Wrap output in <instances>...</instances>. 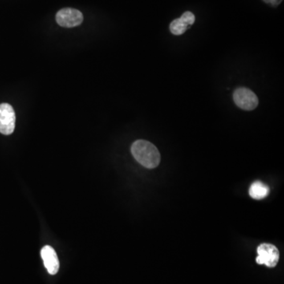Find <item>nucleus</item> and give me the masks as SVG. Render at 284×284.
Wrapping results in <instances>:
<instances>
[{
    "mask_svg": "<svg viewBox=\"0 0 284 284\" xmlns=\"http://www.w3.org/2000/svg\"><path fill=\"white\" fill-rule=\"evenodd\" d=\"M234 101L237 107L245 111H252L258 105V98L247 88H238L233 94Z\"/></svg>",
    "mask_w": 284,
    "mask_h": 284,
    "instance_id": "obj_2",
    "label": "nucleus"
},
{
    "mask_svg": "<svg viewBox=\"0 0 284 284\" xmlns=\"http://www.w3.org/2000/svg\"><path fill=\"white\" fill-rule=\"evenodd\" d=\"M195 22L194 14L190 11H186L183 15L177 19H175L170 24V31L175 36L182 35Z\"/></svg>",
    "mask_w": 284,
    "mask_h": 284,
    "instance_id": "obj_6",
    "label": "nucleus"
},
{
    "mask_svg": "<svg viewBox=\"0 0 284 284\" xmlns=\"http://www.w3.org/2000/svg\"><path fill=\"white\" fill-rule=\"evenodd\" d=\"M56 22L62 27H76L83 22V14L76 9L64 8L57 13Z\"/></svg>",
    "mask_w": 284,
    "mask_h": 284,
    "instance_id": "obj_5",
    "label": "nucleus"
},
{
    "mask_svg": "<svg viewBox=\"0 0 284 284\" xmlns=\"http://www.w3.org/2000/svg\"><path fill=\"white\" fill-rule=\"evenodd\" d=\"M249 193L252 198L261 200L269 194V187L262 182H254L249 187Z\"/></svg>",
    "mask_w": 284,
    "mask_h": 284,
    "instance_id": "obj_8",
    "label": "nucleus"
},
{
    "mask_svg": "<svg viewBox=\"0 0 284 284\" xmlns=\"http://www.w3.org/2000/svg\"><path fill=\"white\" fill-rule=\"evenodd\" d=\"M257 256L256 261L259 265H265L269 268H274L280 260V252L275 245L264 243L257 248Z\"/></svg>",
    "mask_w": 284,
    "mask_h": 284,
    "instance_id": "obj_3",
    "label": "nucleus"
},
{
    "mask_svg": "<svg viewBox=\"0 0 284 284\" xmlns=\"http://www.w3.org/2000/svg\"><path fill=\"white\" fill-rule=\"evenodd\" d=\"M131 152L135 160L144 168L152 169L160 164V152L151 142L136 141L131 146Z\"/></svg>",
    "mask_w": 284,
    "mask_h": 284,
    "instance_id": "obj_1",
    "label": "nucleus"
},
{
    "mask_svg": "<svg viewBox=\"0 0 284 284\" xmlns=\"http://www.w3.org/2000/svg\"><path fill=\"white\" fill-rule=\"evenodd\" d=\"M41 257L49 274L55 275L59 269V261L56 252L50 245H45L41 249Z\"/></svg>",
    "mask_w": 284,
    "mask_h": 284,
    "instance_id": "obj_7",
    "label": "nucleus"
},
{
    "mask_svg": "<svg viewBox=\"0 0 284 284\" xmlns=\"http://www.w3.org/2000/svg\"><path fill=\"white\" fill-rule=\"evenodd\" d=\"M16 116L14 108L9 103L0 104V133L10 135L15 129Z\"/></svg>",
    "mask_w": 284,
    "mask_h": 284,
    "instance_id": "obj_4",
    "label": "nucleus"
},
{
    "mask_svg": "<svg viewBox=\"0 0 284 284\" xmlns=\"http://www.w3.org/2000/svg\"><path fill=\"white\" fill-rule=\"evenodd\" d=\"M263 1L272 6H274V7H277L283 2V0H263Z\"/></svg>",
    "mask_w": 284,
    "mask_h": 284,
    "instance_id": "obj_9",
    "label": "nucleus"
}]
</instances>
